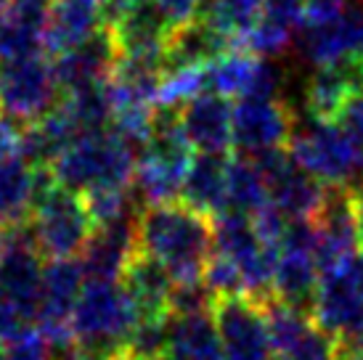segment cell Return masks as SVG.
I'll return each instance as SVG.
<instances>
[{
  "mask_svg": "<svg viewBox=\"0 0 363 360\" xmlns=\"http://www.w3.org/2000/svg\"><path fill=\"white\" fill-rule=\"evenodd\" d=\"M6 11H9V0H0V32H3V24H6Z\"/></svg>",
  "mask_w": 363,
  "mask_h": 360,
  "instance_id": "obj_48",
  "label": "cell"
},
{
  "mask_svg": "<svg viewBox=\"0 0 363 360\" xmlns=\"http://www.w3.org/2000/svg\"><path fill=\"white\" fill-rule=\"evenodd\" d=\"M196 16L220 32L233 48L262 19V0H202Z\"/></svg>",
  "mask_w": 363,
  "mask_h": 360,
  "instance_id": "obj_25",
  "label": "cell"
},
{
  "mask_svg": "<svg viewBox=\"0 0 363 360\" xmlns=\"http://www.w3.org/2000/svg\"><path fill=\"white\" fill-rule=\"evenodd\" d=\"M120 360H164V358H133V355H125V358Z\"/></svg>",
  "mask_w": 363,
  "mask_h": 360,
  "instance_id": "obj_49",
  "label": "cell"
},
{
  "mask_svg": "<svg viewBox=\"0 0 363 360\" xmlns=\"http://www.w3.org/2000/svg\"><path fill=\"white\" fill-rule=\"evenodd\" d=\"M6 360H51V344L45 339L40 326H24V329L6 342Z\"/></svg>",
  "mask_w": 363,
  "mask_h": 360,
  "instance_id": "obj_33",
  "label": "cell"
},
{
  "mask_svg": "<svg viewBox=\"0 0 363 360\" xmlns=\"http://www.w3.org/2000/svg\"><path fill=\"white\" fill-rule=\"evenodd\" d=\"M340 344V342H337ZM337 360H363V355H358V352H350V350H345V347H340L337 350Z\"/></svg>",
  "mask_w": 363,
  "mask_h": 360,
  "instance_id": "obj_46",
  "label": "cell"
},
{
  "mask_svg": "<svg viewBox=\"0 0 363 360\" xmlns=\"http://www.w3.org/2000/svg\"><path fill=\"white\" fill-rule=\"evenodd\" d=\"M207 90V77H204V67H183V69L164 72L157 93V106H172L181 109L186 101L196 99L199 93Z\"/></svg>",
  "mask_w": 363,
  "mask_h": 360,
  "instance_id": "obj_29",
  "label": "cell"
},
{
  "mask_svg": "<svg viewBox=\"0 0 363 360\" xmlns=\"http://www.w3.org/2000/svg\"><path fill=\"white\" fill-rule=\"evenodd\" d=\"M355 212H358V241H361L363 249V193L358 191V204H355Z\"/></svg>",
  "mask_w": 363,
  "mask_h": 360,
  "instance_id": "obj_45",
  "label": "cell"
},
{
  "mask_svg": "<svg viewBox=\"0 0 363 360\" xmlns=\"http://www.w3.org/2000/svg\"><path fill=\"white\" fill-rule=\"evenodd\" d=\"M141 320L130 291L117 283H85L72 310V334L82 352L122 358Z\"/></svg>",
  "mask_w": 363,
  "mask_h": 360,
  "instance_id": "obj_3",
  "label": "cell"
},
{
  "mask_svg": "<svg viewBox=\"0 0 363 360\" xmlns=\"http://www.w3.org/2000/svg\"><path fill=\"white\" fill-rule=\"evenodd\" d=\"M53 0H9V11H6V21H13L19 27L35 32H45L48 16H51Z\"/></svg>",
  "mask_w": 363,
  "mask_h": 360,
  "instance_id": "obj_36",
  "label": "cell"
},
{
  "mask_svg": "<svg viewBox=\"0 0 363 360\" xmlns=\"http://www.w3.org/2000/svg\"><path fill=\"white\" fill-rule=\"evenodd\" d=\"M80 138V130L67 117V111L53 109L43 120L24 125L21 133V157L30 164H53L74 140Z\"/></svg>",
  "mask_w": 363,
  "mask_h": 360,
  "instance_id": "obj_22",
  "label": "cell"
},
{
  "mask_svg": "<svg viewBox=\"0 0 363 360\" xmlns=\"http://www.w3.org/2000/svg\"><path fill=\"white\" fill-rule=\"evenodd\" d=\"M104 24V6L99 0H53L51 16L43 32V48L61 56L96 38Z\"/></svg>",
  "mask_w": 363,
  "mask_h": 360,
  "instance_id": "obj_15",
  "label": "cell"
},
{
  "mask_svg": "<svg viewBox=\"0 0 363 360\" xmlns=\"http://www.w3.org/2000/svg\"><path fill=\"white\" fill-rule=\"evenodd\" d=\"M43 252L30 220L0 225V297L38 323L43 300Z\"/></svg>",
  "mask_w": 363,
  "mask_h": 360,
  "instance_id": "obj_4",
  "label": "cell"
},
{
  "mask_svg": "<svg viewBox=\"0 0 363 360\" xmlns=\"http://www.w3.org/2000/svg\"><path fill=\"white\" fill-rule=\"evenodd\" d=\"M135 3H138V0H106V3H104V24H106V27L114 24V21L120 19L130 6H135Z\"/></svg>",
  "mask_w": 363,
  "mask_h": 360,
  "instance_id": "obj_44",
  "label": "cell"
},
{
  "mask_svg": "<svg viewBox=\"0 0 363 360\" xmlns=\"http://www.w3.org/2000/svg\"><path fill=\"white\" fill-rule=\"evenodd\" d=\"M340 273L345 276V281L350 283V289L363 300V249H358L355 254H350L347 260L340 265Z\"/></svg>",
  "mask_w": 363,
  "mask_h": 360,
  "instance_id": "obj_43",
  "label": "cell"
},
{
  "mask_svg": "<svg viewBox=\"0 0 363 360\" xmlns=\"http://www.w3.org/2000/svg\"><path fill=\"white\" fill-rule=\"evenodd\" d=\"M35 207V164L13 157L0 164V225L30 220Z\"/></svg>",
  "mask_w": 363,
  "mask_h": 360,
  "instance_id": "obj_23",
  "label": "cell"
},
{
  "mask_svg": "<svg viewBox=\"0 0 363 360\" xmlns=\"http://www.w3.org/2000/svg\"><path fill=\"white\" fill-rule=\"evenodd\" d=\"M228 48H231V43L196 16L170 32V40L164 48V67H167L164 72L183 69V67H207Z\"/></svg>",
  "mask_w": 363,
  "mask_h": 360,
  "instance_id": "obj_19",
  "label": "cell"
},
{
  "mask_svg": "<svg viewBox=\"0 0 363 360\" xmlns=\"http://www.w3.org/2000/svg\"><path fill=\"white\" fill-rule=\"evenodd\" d=\"M337 125L345 130L355 149V162H358V172L363 175V88L353 90L350 99L345 101L342 111L337 117Z\"/></svg>",
  "mask_w": 363,
  "mask_h": 360,
  "instance_id": "obj_35",
  "label": "cell"
},
{
  "mask_svg": "<svg viewBox=\"0 0 363 360\" xmlns=\"http://www.w3.org/2000/svg\"><path fill=\"white\" fill-rule=\"evenodd\" d=\"M141 252L152 254L170 270L175 283L204 279V268L215 252L212 218L183 201L143 207L138 220Z\"/></svg>",
  "mask_w": 363,
  "mask_h": 360,
  "instance_id": "obj_1",
  "label": "cell"
},
{
  "mask_svg": "<svg viewBox=\"0 0 363 360\" xmlns=\"http://www.w3.org/2000/svg\"><path fill=\"white\" fill-rule=\"evenodd\" d=\"M181 128L196 154H228L233 149V103L204 90L178 111Z\"/></svg>",
  "mask_w": 363,
  "mask_h": 360,
  "instance_id": "obj_13",
  "label": "cell"
},
{
  "mask_svg": "<svg viewBox=\"0 0 363 360\" xmlns=\"http://www.w3.org/2000/svg\"><path fill=\"white\" fill-rule=\"evenodd\" d=\"M160 11L164 13V19L172 24V30L175 27H181L186 21L196 19V13H199V3L202 0H154Z\"/></svg>",
  "mask_w": 363,
  "mask_h": 360,
  "instance_id": "obj_41",
  "label": "cell"
},
{
  "mask_svg": "<svg viewBox=\"0 0 363 360\" xmlns=\"http://www.w3.org/2000/svg\"><path fill=\"white\" fill-rule=\"evenodd\" d=\"M337 350H340L337 337L326 334L318 326H313L292 350L284 352L281 360H337Z\"/></svg>",
  "mask_w": 363,
  "mask_h": 360,
  "instance_id": "obj_34",
  "label": "cell"
},
{
  "mask_svg": "<svg viewBox=\"0 0 363 360\" xmlns=\"http://www.w3.org/2000/svg\"><path fill=\"white\" fill-rule=\"evenodd\" d=\"M212 318L220 334L223 360H271V342L260 305L247 294L218 297Z\"/></svg>",
  "mask_w": 363,
  "mask_h": 360,
  "instance_id": "obj_9",
  "label": "cell"
},
{
  "mask_svg": "<svg viewBox=\"0 0 363 360\" xmlns=\"http://www.w3.org/2000/svg\"><path fill=\"white\" fill-rule=\"evenodd\" d=\"M215 294L202 281L191 283H175L170 297V315H196V313H212Z\"/></svg>",
  "mask_w": 363,
  "mask_h": 360,
  "instance_id": "obj_32",
  "label": "cell"
},
{
  "mask_svg": "<svg viewBox=\"0 0 363 360\" xmlns=\"http://www.w3.org/2000/svg\"><path fill=\"white\" fill-rule=\"evenodd\" d=\"M30 225L40 252L51 260H69L80 254L96 230L85 196L64 186L51 189L35 204Z\"/></svg>",
  "mask_w": 363,
  "mask_h": 360,
  "instance_id": "obj_5",
  "label": "cell"
},
{
  "mask_svg": "<svg viewBox=\"0 0 363 360\" xmlns=\"http://www.w3.org/2000/svg\"><path fill=\"white\" fill-rule=\"evenodd\" d=\"M286 215H284L273 201H268L265 207L252 215V225L257 230L260 241L268 247V249H279L281 252V241H284V230H286Z\"/></svg>",
  "mask_w": 363,
  "mask_h": 360,
  "instance_id": "obj_37",
  "label": "cell"
},
{
  "mask_svg": "<svg viewBox=\"0 0 363 360\" xmlns=\"http://www.w3.org/2000/svg\"><path fill=\"white\" fill-rule=\"evenodd\" d=\"M141 149L114 130L80 135L51 164L56 183L74 193L133 186Z\"/></svg>",
  "mask_w": 363,
  "mask_h": 360,
  "instance_id": "obj_2",
  "label": "cell"
},
{
  "mask_svg": "<svg viewBox=\"0 0 363 360\" xmlns=\"http://www.w3.org/2000/svg\"><path fill=\"white\" fill-rule=\"evenodd\" d=\"M289 154L308 175L323 186H345L358 172L355 149L337 122H315L294 128Z\"/></svg>",
  "mask_w": 363,
  "mask_h": 360,
  "instance_id": "obj_7",
  "label": "cell"
},
{
  "mask_svg": "<svg viewBox=\"0 0 363 360\" xmlns=\"http://www.w3.org/2000/svg\"><path fill=\"white\" fill-rule=\"evenodd\" d=\"M99 3H101V6H104V3H106V0H99Z\"/></svg>",
  "mask_w": 363,
  "mask_h": 360,
  "instance_id": "obj_51",
  "label": "cell"
},
{
  "mask_svg": "<svg viewBox=\"0 0 363 360\" xmlns=\"http://www.w3.org/2000/svg\"><path fill=\"white\" fill-rule=\"evenodd\" d=\"M204 283L215 294V300L218 297H233V294H247L239 265L233 260H228V257L218 254V252H212L210 262L204 268Z\"/></svg>",
  "mask_w": 363,
  "mask_h": 360,
  "instance_id": "obj_31",
  "label": "cell"
},
{
  "mask_svg": "<svg viewBox=\"0 0 363 360\" xmlns=\"http://www.w3.org/2000/svg\"><path fill=\"white\" fill-rule=\"evenodd\" d=\"M318 265L308 252H281L273 270V297L286 308L313 318L318 294Z\"/></svg>",
  "mask_w": 363,
  "mask_h": 360,
  "instance_id": "obj_18",
  "label": "cell"
},
{
  "mask_svg": "<svg viewBox=\"0 0 363 360\" xmlns=\"http://www.w3.org/2000/svg\"><path fill=\"white\" fill-rule=\"evenodd\" d=\"M257 67H260V56L244 48H228L223 56L204 67L207 90L220 93L225 99H244L250 93Z\"/></svg>",
  "mask_w": 363,
  "mask_h": 360,
  "instance_id": "obj_24",
  "label": "cell"
},
{
  "mask_svg": "<svg viewBox=\"0 0 363 360\" xmlns=\"http://www.w3.org/2000/svg\"><path fill=\"white\" fill-rule=\"evenodd\" d=\"M164 360H223L220 334L212 313L170 315V347Z\"/></svg>",
  "mask_w": 363,
  "mask_h": 360,
  "instance_id": "obj_21",
  "label": "cell"
},
{
  "mask_svg": "<svg viewBox=\"0 0 363 360\" xmlns=\"http://www.w3.org/2000/svg\"><path fill=\"white\" fill-rule=\"evenodd\" d=\"M138 218L101 225L93 230L85 249L80 252V265L88 283H117L122 273L133 260L135 252H141L138 241Z\"/></svg>",
  "mask_w": 363,
  "mask_h": 360,
  "instance_id": "obj_10",
  "label": "cell"
},
{
  "mask_svg": "<svg viewBox=\"0 0 363 360\" xmlns=\"http://www.w3.org/2000/svg\"><path fill=\"white\" fill-rule=\"evenodd\" d=\"M24 326H30V320L24 318L9 300L0 297V342H9L11 337H16Z\"/></svg>",
  "mask_w": 363,
  "mask_h": 360,
  "instance_id": "obj_42",
  "label": "cell"
},
{
  "mask_svg": "<svg viewBox=\"0 0 363 360\" xmlns=\"http://www.w3.org/2000/svg\"><path fill=\"white\" fill-rule=\"evenodd\" d=\"M0 360H6V352H3V347H0Z\"/></svg>",
  "mask_w": 363,
  "mask_h": 360,
  "instance_id": "obj_50",
  "label": "cell"
},
{
  "mask_svg": "<svg viewBox=\"0 0 363 360\" xmlns=\"http://www.w3.org/2000/svg\"><path fill=\"white\" fill-rule=\"evenodd\" d=\"M262 16L281 21L286 27L305 24V0H262Z\"/></svg>",
  "mask_w": 363,
  "mask_h": 360,
  "instance_id": "obj_38",
  "label": "cell"
},
{
  "mask_svg": "<svg viewBox=\"0 0 363 360\" xmlns=\"http://www.w3.org/2000/svg\"><path fill=\"white\" fill-rule=\"evenodd\" d=\"M80 360H120V358H114V355H99V352H82Z\"/></svg>",
  "mask_w": 363,
  "mask_h": 360,
  "instance_id": "obj_47",
  "label": "cell"
},
{
  "mask_svg": "<svg viewBox=\"0 0 363 360\" xmlns=\"http://www.w3.org/2000/svg\"><path fill=\"white\" fill-rule=\"evenodd\" d=\"M117 64V48L109 30H101L96 38L82 43L77 48L67 50L53 61V74L61 93L91 88V85H106Z\"/></svg>",
  "mask_w": 363,
  "mask_h": 360,
  "instance_id": "obj_14",
  "label": "cell"
},
{
  "mask_svg": "<svg viewBox=\"0 0 363 360\" xmlns=\"http://www.w3.org/2000/svg\"><path fill=\"white\" fill-rule=\"evenodd\" d=\"M106 30L114 40L117 56L164 61V48L170 40L172 24L164 19V13L154 0H138Z\"/></svg>",
  "mask_w": 363,
  "mask_h": 360,
  "instance_id": "obj_12",
  "label": "cell"
},
{
  "mask_svg": "<svg viewBox=\"0 0 363 360\" xmlns=\"http://www.w3.org/2000/svg\"><path fill=\"white\" fill-rule=\"evenodd\" d=\"M303 56L315 67H340L363 56V6L353 3L342 16L305 24L300 35Z\"/></svg>",
  "mask_w": 363,
  "mask_h": 360,
  "instance_id": "obj_11",
  "label": "cell"
},
{
  "mask_svg": "<svg viewBox=\"0 0 363 360\" xmlns=\"http://www.w3.org/2000/svg\"><path fill=\"white\" fill-rule=\"evenodd\" d=\"M358 90L353 64L340 67H318L305 85V111L315 122H337L345 101Z\"/></svg>",
  "mask_w": 363,
  "mask_h": 360,
  "instance_id": "obj_20",
  "label": "cell"
},
{
  "mask_svg": "<svg viewBox=\"0 0 363 360\" xmlns=\"http://www.w3.org/2000/svg\"><path fill=\"white\" fill-rule=\"evenodd\" d=\"M297 128V114L279 99H239L233 103V149L239 157L284 149Z\"/></svg>",
  "mask_w": 363,
  "mask_h": 360,
  "instance_id": "obj_8",
  "label": "cell"
},
{
  "mask_svg": "<svg viewBox=\"0 0 363 360\" xmlns=\"http://www.w3.org/2000/svg\"><path fill=\"white\" fill-rule=\"evenodd\" d=\"M228 159L231 154H196L183 180V204L207 218L228 210Z\"/></svg>",
  "mask_w": 363,
  "mask_h": 360,
  "instance_id": "obj_16",
  "label": "cell"
},
{
  "mask_svg": "<svg viewBox=\"0 0 363 360\" xmlns=\"http://www.w3.org/2000/svg\"><path fill=\"white\" fill-rule=\"evenodd\" d=\"M289 45H292V27H286V24H281V21H273V19H268V16H262L252 30L247 32L242 40L233 45V48L250 50V53L260 56V59H276V56L286 53Z\"/></svg>",
  "mask_w": 363,
  "mask_h": 360,
  "instance_id": "obj_28",
  "label": "cell"
},
{
  "mask_svg": "<svg viewBox=\"0 0 363 360\" xmlns=\"http://www.w3.org/2000/svg\"><path fill=\"white\" fill-rule=\"evenodd\" d=\"M61 109L67 111V117L74 122L80 135L111 130L114 106H111L109 85H91V88L64 93Z\"/></svg>",
  "mask_w": 363,
  "mask_h": 360,
  "instance_id": "obj_26",
  "label": "cell"
},
{
  "mask_svg": "<svg viewBox=\"0 0 363 360\" xmlns=\"http://www.w3.org/2000/svg\"><path fill=\"white\" fill-rule=\"evenodd\" d=\"M167 347H170V315L141 318L135 331L130 334L125 355H133V358H164Z\"/></svg>",
  "mask_w": 363,
  "mask_h": 360,
  "instance_id": "obj_30",
  "label": "cell"
},
{
  "mask_svg": "<svg viewBox=\"0 0 363 360\" xmlns=\"http://www.w3.org/2000/svg\"><path fill=\"white\" fill-rule=\"evenodd\" d=\"M350 6H353V0H305V24L332 21L342 16Z\"/></svg>",
  "mask_w": 363,
  "mask_h": 360,
  "instance_id": "obj_40",
  "label": "cell"
},
{
  "mask_svg": "<svg viewBox=\"0 0 363 360\" xmlns=\"http://www.w3.org/2000/svg\"><path fill=\"white\" fill-rule=\"evenodd\" d=\"M271 201L268 183L250 157H231L228 159V210L244 212L252 218L255 212Z\"/></svg>",
  "mask_w": 363,
  "mask_h": 360,
  "instance_id": "obj_27",
  "label": "cell"
},
{
  "mask_svg": "<svg viewBox=\"0 0 363 360\" xmlns=\"http://www.w3.org/2000/svg\"><path fill=\"white\" fill-rule=\"evenodd\" d=\"M21 133H24V125L0 111V164L11 162L13 157H21Z\"/></svg>",
  "mask_w": 363,
  "mask_h": 360,
  "instance_id": "obj_39",
  "label": "cell"
},
{
  "mask_svg": "<svg viewBox=\"0 0 363 360\" xmlns=\"http://www.w3.org/2000/svg\"><path fill=\"white\" fill-rule=\"evenodd\" d=\"M120 283L130 291L141 318L170 315V297L175 289V281H172L170 270L160 260H154L152 254L135 252L125 273H122Z\"/></svg>",
  "mask_w": 363,
  "mask_h": 360,
  "instance_id": "obj_17",
  "label": "cell"
},
{
  "mask_svg": "<svg viewBox=\"0 0 363 360\" xmlns=\"http://www.w3.org/2000/svg\"><path fill=\"white\" fill-rule=\"evenodd\" d=\"M61 93L53 64L43 56L0 61V111L19 125H32L61 106Z\"/></svg>",
  "mask_w": 363,
  "mask_h": 360,
  "instance_id": "obj_6",
  "label": "cell"
}]
</instances>
